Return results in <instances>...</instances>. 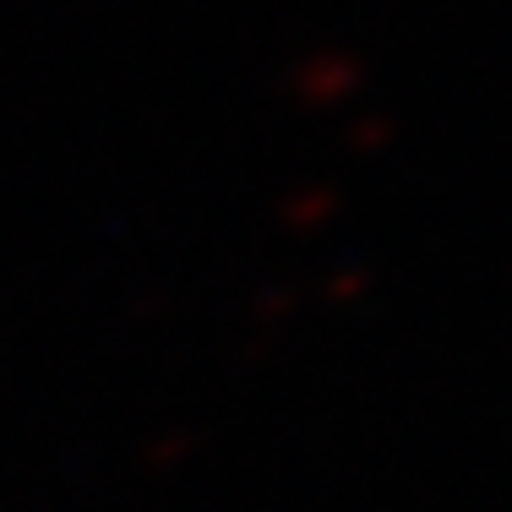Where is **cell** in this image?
<instances>
[{"label": "cell", "mask_w": 512, "mask_h": 512, "mask_svg": "<svg viewBox=\"0 0 512 512\" xmlns=\"http://www.w3.org/2000/svg\"><path fill=\"white\" fill-rule=\"evenodd\" d=\"M327 213H333V191H306V197L284 202V224H295V229H311V224H322Z\"/></svg>", "instance_id": "cell-2"}, {"label": "cell", "mask_w": 512, "mask_h": 512, "mask_svg": "<svg viewBox=\"0 0 512 512\" xmlns=\"http://www.w3.org/2000/svg\"><path fill=\"white\" fill-rule=\"evenodd\" d=\"M355 82H360V66L344 50H316V55H306L295 66V93L306 104H316V109L349 99V93H355Z\"/></svg>", "instance_id": "cell-1"}]
</instances>
